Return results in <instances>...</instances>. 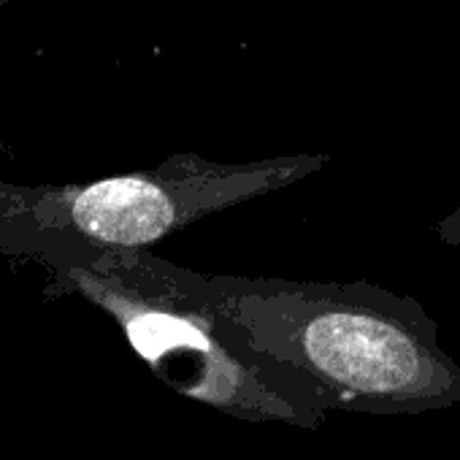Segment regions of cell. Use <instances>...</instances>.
Segmentation results:
<instances>
[{
  "mask_svg": "<svg viewBox=\"0 0 460 460\" xmlns=\"http://www.w3.org/2000/svg\"><path fill=\"white\" fill-rule=\"evenodd\" d=\"M160 271L225 341L312 379L331 409L425 414L460 403V366L409 296L368 282L203 274L165 258Z\"/></svg>",
  "mask_w": 460,
  "mask_h": 460,
  "instance_id": "cell-1",
  "label": "cell"
},
{
  "mask_svg": "<svg viewBox=\"0 0 460 460\" xmlns=\"http://www.w3.org/2000/svg\"><path fill=\"white\" fill-rule=\"evenodd\" d=\"M325 163L314 155L261 163L176 155L149 171L84 184L0 181V255L44 269L49 282L111 250H149L198 219L301 181Z\"/></svg>",
  "mask_w": 460,
  "mask_h": 460,
  "instance_id": "cell-2",
  "label": "cell"
},
{
  "mask_svg": "<svg viewBox=\"0 0 460 460\" xmlns=\"http://www.w3.org/2000/svg\"><path fill=\"white\" fill-rule=\"evenodd\" d=\"M82 296L117 323L130 349L176 395L244 422L314 430L331 403L298 371L225 341L211 314L181 296L152 250H111L49 279L44 298Z\"/></svg>",
  "mask_w": 460,
  "mask_h": 460,
  "instance_id": "cell-3",
  "label": "cell"
},
{
  "mask_svg": "<svg viewBox=\"0 0 460 460\" xmlns=\"http://www.w3.org/2000/svg\"><path fill=\"white\" fill-rule=\"evenodd\" d=\"M436 236L447 244V247H460V206L447 214L438 225H436Z\"/></svg>",
  "mask_w": 460,
  "mask_h": 460,
  "instance_id": "cell-4",
  "label": "cell"
},
{
  "mask_svg": "<svg viewBox=\"0 0 460 460\" xmlns=\"http://www.w3.org/2000/svg\"><path fill=\"white\" fill-rule=\"evenodd\" d=\"M0 149H6V144H4V138H0Z\"/></svg>",
  "mask_w": 460,
  "mask_h": 460,
  "instance_id": "cell-5",
  "label": "cell"
}]
</instances>
